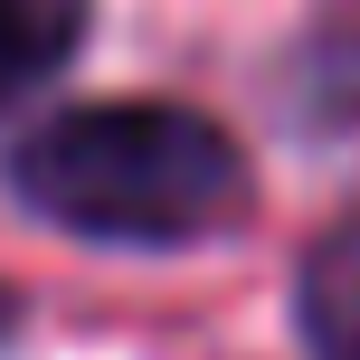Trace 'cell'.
Returning a JSON list of instances; mask_svg holds the SVG:
<instances>
[{"instance_id": "7a4b0ae2", "label": "cell", "mask_w": 360, "mask_h": 360, "mask_svg": "<svg viewBox=\"0 0 360 360\" xmlns=\"http://www.w3.org/2000/svg\"><path fill=\"white\" fill-rule=\"evenodd\" d=\"M294 323H304V360H360V218H332L304 247Z\"/></svg>"}, {"instance_id": "3957f363", "label": "cell", "mask_w": 360, "mask_h": 360, "mask_svg": "<svg viewBox=\"0 0 360 360\" xmlns=\"http://www.w3.org/2000/svg\"><path fill=\"white\" fill-rule=\"evenodd\" d=\"M86 38V0H0V105L48 86Z\"/></svg>"}, {"instance_id": "6da1fadb", "label": "cell", "mask_w": 360, "mask_h": 360, "mask_svg": "<svg viewBox=\"0 0 360 360\" xmlns=\"http://www.w3.org/2000/svg\"><path fill=\"white\" fill-rule=\"evenodd\" d=\"M10 190L95 247H190L247 209V152L190 105H67L10 152Z\"/></svg>"}]
</instances>
